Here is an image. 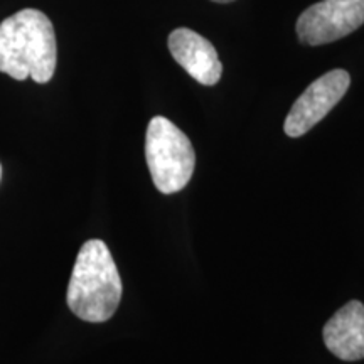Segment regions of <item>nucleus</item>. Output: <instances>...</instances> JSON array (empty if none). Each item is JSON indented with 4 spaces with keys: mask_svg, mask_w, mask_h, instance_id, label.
Wrapping results in <instances>:
<instances>
[{
    "mask_svg": "<svg viewBox=\"0 0 364 364\" xmlns=\"http://www.w3.org/2000/svg\"><path fill=\"white\" fill-rule=\"evenodd\" d=\"M349 85L351 76L344 70H332L312 81L287 115L284 124L285 134L292 139L307 134L343 100Z\"/></svg>",
    "mask_w": 364,
    "mask_h": 364,
    "instance_id": "obj_5",
    "label": "nucleus"
},
{
    "mask_svg": "<svg viewBox=\"0 0 364 364\" xmlns=\"http://www.w3.org/2000/svg\"><path fill=\"white\" fill-rule=\"evenodd\" d=\"M122 279L110 250L102 240L81 247L68 285V307L85 322H105L120 306Z\"/></svg>",
    "mask_w": 364,
    "mask_h": 364,
    "instance_id": "obj_2",
    "label": "nucleus"
},
{
    "mask_svg": "<svg viewBox=\"0 0 364 364\" xmlns=\"http://www.w3.org/2000/svg\"><path fill=\"white\" fill-rule=\"evenodd\" d=\"M213 2H218V4H228V2H233V0H213Z\"/></svg>",
    "mask_w": 364,
    "mask_h": 364,
    "instance_id": "obj_8",
    "label": "nucleus"
},
{
    "mask_svg": "<svg viewBox=\"0 0 364 364\" xmlns=\"http://www.w3.org/2000/svg\"><path fill=\"white\" fill-rule=\"evenodd\" d=\"M0 177H2V166H0Z\"/></svg>",
    "mask_w": 364,
    "mask_h": 364,
    "instance_id": "obj_9",
    "label": "nucleus"
},
{
    "mask_svg": "<svg viewBox=\"0 0 364 364\" xmlns=\"http://www.w3.org/2000/svg\"><path fill=\"white\" fill-rule=\"evenodd\" d=\"M56 63V34L46 14L24 9L0 22V73L44 85L54 76Z\"/></svg>",
    "mask_w": 364,
    "mask_h": 364,
    "instance_id": "obj_1",
    "label": "nucleus"
},
{
    "mask_svg": "<svg viewBox=\"0 0 364 364\" xmlns=\"http://www.w3.org/2000/svg\"><path fill=\"white\" fill-rule=\"evenodd\" d=\"M169 51L198 83L213 86L221 80L223 65L215 46L201 34L179 27L169 36Z\"/></svg>",
    "mask_w": 364,
    "mask_h": 364,
    "instance_id": "obj_6",
    "label": "nucleus"
},
{
    "mask_svg": "<svg viewBox=\"0 0 364 364\" xmlns=\"http://www.w3.org/2000/svg\"><path fill=\"white\" fill-rule=\"evenodd\" d=\"M145 159L154 184L162 194L184 189L196 167V154L188 135L166 117H154L149 122Z\"/></svg>",
    "mask_w": 364,
    "mask_h": 364,
    "instance_id": "obj_3",
    "label": "nucleus"
},
{
    "mask_svg": "<svg viewBox=\"0 0 364 364\" xmlns=\"http://www.w3.org/2000/svg\"><path fill=\"white\" fill-rule=\"evenodd\" d=\"M324 344L343 361L364 359V306L351 300L341 307L324 326Z\"/></svg>",
    "mask_w": 364,
    "mask_h": 364,
    "instance_id": "obj_7",
    "label": "nucleus"
},
{
    "mask_svg": "<svg viewBox=\"0 0 364 364\" xmlns=\"http://www.w3.org/2000/svg\"><path fill=\"white\" fill-rule=\"evenodd\" d=\"M364 24V0H321L300 14V43L322 46L346 38Z\"/></svg>",
    "mask_w": 364,
    "mask_h": 364,
    "instance_id": "obj_4",
    "label": "nucleus"
}]
</instances>
